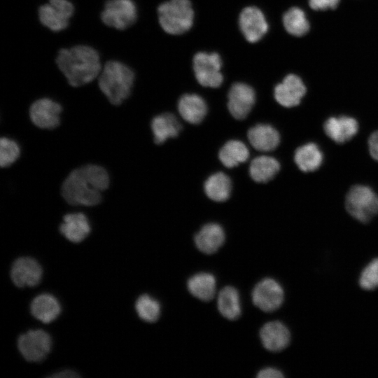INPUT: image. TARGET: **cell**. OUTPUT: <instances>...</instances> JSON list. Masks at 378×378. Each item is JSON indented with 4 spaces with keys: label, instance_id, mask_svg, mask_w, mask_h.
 <instances>
[{
    "label": "cell",
    "instance_id": "obj_37",
    "mask_svg": "<svg viewBox=\"0 0 378 378\" xmlns=\"http://www.w3.org/2000/svg\"><path fill=\"white\" fill-rule=\"evenodd\" d=\"M50 377L54 378H72V377H79L80 375L76 373L75 371L71 370H64L57 373H55L50 376Z\"/></svg>",
    "mask_w": 378,
    "mask_h": 378
},
{
    "label": "cell",
    "instance_id": "obj_18",
    "mask_svg": "<svg viewBox=\"0 0 378 378\" xmlns=\"http://www.w3.org/2000/svg\"><path fill=\"white\" fill-rule=\"evenodd\" d=\"M225 236L223 227L215 223L204 225L195 235V244L205 254L215 253L223 244Z\"/></svg>",
    "mask_w": 378,
    "mask_h": 378
},
{
    "label": "cell",
    "instance_id": "obj_29",
    "mask_svg": "<svg viewBox=\"0 0 378 378\" xmlns=\"http://www.w3.org/2000/svg\"><path fill=\"white\" fill-rule=\"evenodd\" d=\"M249 151L241 141L231 140L227 141L220 150L218 157L220 162L227 168L237 166L248 158Z\"/></svg>",
    "mask_w": 378,
    "mask_h": 378
},
{
    "label": "cell",
    "instance_id": "obj_6",
    "mask_svg": "<svg viewBox=\"0 0 378 378\" xmlns=\"http://www.w3.org/2000/svg\"><path fill=\"white\" fill-rule=\"evenodd\" d=\"M192 66L195 78L201 85L218 88L222 84V60L218 53L197 52L193 57Z\"/></svg>",
    "mask_w": 378,
    "mask_h": 378
},
{
    "label": "cell",
    "instance_id": "obj_15",
    "mask_svg": "<svg viewBox=\"0 0 378 378\" xmlns=\"http://www.w3.org/2000/svg\"><path fill=\"white\" fill-rule=\"evenodd\" d=\"M306 91V87L299 76L288 74L275 86L274 97L279 104L290 108L300 103Z\"/></svg>",
    "mask_w": 378,
    "mask_h": 378
},
{
    "label": "cell",
    "instance_id": "obj_7",
    "mask_svg": "<svg viewBox=\"0 0 378 378\" xmlns=\"http://www.w3.org/2000/svg\"><path fill=\"white\" fill-rule=\"evenodd\" d=\"M102 22L107 26L124 30L137 18V8L132 0H108L101 13Z\"/></svg>",
    "mask_w": 378,
    "mask_h": 378
},
{
    "label": "cell",
    "instance_id": "obj_27",
    "mask_svg": "<svg viewBox=\"0 0 378 378\" xmlns=\"http://www.w3.org/2000/svg\"><path fill=\"white\" fill-rule=\"evenodd\" d=\"M218 309L223 316L236 320L241 315L240 298L238 290L232 286L223 288L218 296Z\"/></svg>",
    "mask_w": 378,
    "mask_h": 378
},
{
    "label": "cell",
    "instance_id": "obj_5",
    "mask_svg": "<svg viewBox=\"0 0 378 378\" xmlns=\"http://www.w3.org/2000/svg\"><path fill=\"white\" fill-rule=\"evenodd\" d=\"M345 206L352 217L367 223L378 214V196L370 187L356 185L349 190Z\"/></svg>",
    "mask_w": 378,
    "mask_h": 378
},
{
    "label": "cell",
    "instance_id": "obj_20",
    "mask_svg": "<svg viewBox=\"0 0 378 378\" xmlns=\"http://www.w3.org/2000/svg\"><path fill=\"white\" fill-rule=\"evenodd\" d=\"M248 139L252 146L259 151H271L279 144L280 135L272 126L258 124L249 129Z\"/></svg>",
    "mask_w": 378,
    "mask_h": 378
},
{
    "label": "cell",
    "instance_id": "obj_4",
    "mask_svg": "<svg viewBox=\"0 0 378 378\" xmlns=\"http://www.w3.org/2000/svg\"><path fill=\"white\" fill-rule=\"evenodd\" d=\"M159 22L164 31L178 35L188 31L194 20V11L189 0H169L158 8Z\"/></svg>",
    "mask_w": 378,
    "mask_h": 378
},
{
    "label": "cell",
    "instance_id": "obj_25",
    "mask_svg": "<svg viewBox=\"0 0 378 378\" xmlns=\"http://www.w3.org/2000/svg\"><path fill=\"white\" fill-rule=\"evenodd\" d=\"M279 169L280 164L275 158L261 155L251 161L249 167V174L255 182L267 183L274 178Z\"/></svg>",
    "mask_w": 378,
    "mask_h": 378
},
{
    "label": "cell",
    "instance_id": "obj_22",
    "mask_svg": "<svg viewBox=\"0 0 378 378\" xmlns=\"http://www.w3.org/2000/svg\"><path fill=\"white\" fill-rule=\"evenodd\" d=\"M178 110L186 121L191 124H198L206 116L207 106L200 96L195 94H186L179 99Z\"/></svg>",
    "mask_w": 378,
    "mask_h": 378
},
{
    "label": "cell",
    "instance_id": "obj_21",
    "mask_svg": "<svg viewBox=\"0 0 378 378\" xmlns=\"http://www.w3.org/2000/svg\"><path fill=\"white\" fill-rule=\"evenodd\" d=\"M30 311L34 318L44 323H49L60 314L61 305L54 295L42 293L32 300Z\"/></svg>",
    "mask_w": 378,
    "mask_h": 378
},
{
    "label": "cell",
    "instance_id": "obj_2",
    "mask_svg": "<svg viewBox=\"0 0 378 378\" xmlns=\"http://www.w3.org/2000/svg\"><path fill=\"white\" fill-rule=\"evenodd\" d=\"M56 63L68 83L74 87L90 83L99 76L102 69L97 51L84 45L61 49Z\"/></svg>",
    "mask_w": 378,
    "mask_h": 378
},
{
    "label": "cell",
    "instance_id": "obj_14",
    "mask_svg": "<svg viewBox=\"0 0 378 378\" xmlns=\"http://www.w3.org/2000/svg\"><path fill=\"white\" fill-rule=\"evenodd\" d=\"M42 267L38 261L30 257H21L15 260L10 270L13 284L19 287H33L42 278Z\"/></svg>",
    "mask_w": 378,
    "mask_h": 378
},
{
    "label": "cell",
    "instance_id": "obj_16",
    "mask_svg": "<svg viewBox=\"0 0 378 378\" xmlns=\"http://www.w3.org/2000/svg\"><path fill=\"white\" fill-rule=\"evenodd\" d=\"M260 338L268 351L279 352L286 349L290 341L288 328L282 322L273 321L266 323L260 330Z\"/></svg>",
    "mask_w": 378,
    "mask_h": 378
},
{
    "label": "cell",
    "instance_id": "obj_9",
    "mask_svg": "<svg viewBox=\"0 0 378 378\" xmlns=\"http://www.w3.org/2000/svg\"><path fill=\"white\" fill-rule=\"evenodd\" d=\"M74 8L69 0H49L38 8L40 22L53 31L64 29L73 15Z\"/></svg>",
    "mask_w": 378,
    "mask_h": 378
},
{
    "label": "cell",
    "instance_id": "obj_13",
    "mask_svg": "<svg viewBox=\"0 0 378 378\" xmlns=\"http://www.w3.org/2000/svg\"><path fill=\"white\" fill-rule=\"evenodd\" d=\"M239 25L245 38L250 43L260 41L268 31L265 15L258 8L248 6L239 15Z\"/></svg>",
    "mask_w": 378,
    "mask_h": 378
},
{
    "label": "cell",
    "instance_id": "obj_24",
    "mask_svg": "<svg viewBox=\"0 0 378 378\" xmlns=\"http://www.w3.org/2000/svg\"><path fill=\"white\" fill-rule=\"evenodd\" d=\"M187 287L194 297L202 301L209 302L216 294V281L212 274L200 272L188 279Z\"/></svg>",
    "mask_w": 378,
    "mask_h": 378
},
{
    "label": "cell",
    "instance_id": "obj_32",
    "mask_svg": "<svg viewBox=\"0 0 378 378\" xmlns=\"http://www.w3.org/2000/svg\"><path fill=\"white\" fill-rule=\"evenodd\" d=\"M20 154L19 145L14 140L2 137L0 140V165L7 167L14 163Z\"/></svg>",
    "mask_w": 378,
    "mask_h": 378
},
{
    "label": "cell",
    "instance_id": "obj_34",
    "mask_svg": "<svg viewBox=\"0 0 378 378\" xmlns=\"http://www.w3.org/2000/svg\"><path fill=\"white\" fill-rule=\"evenodd\" d=\"M340 0H309V6L316 10H326L334 9L339 4Z\"/></svg>",
    "mask_w": 378,
    "mask_h": 378
},
{
    "label": "cell",
    "instance_id": "obj_26",
    "mask_svg": "<svg viewBox=\"0 0 378 378\" xmlns=\"http://www.w3.org/2000/svg\"><path fill=\"white\" fill-rule=\"evenodd\" d=\"M323 153L314 143L306 144L296 149L294 160L298 168L304 172L316 171L323 162Z\"/></svg>",
    "mask_w": 378,
    "mask_h": 378
},
{
    "label": "cell",
    "instance_id": "obj_36",
    "mask_svg": "<svg viewBox=\"0 0 378 378\" xmlns=\"http://www.w3.org/2000/svg\"><path fill=\"white\" fill-rule=\"evenodd\" d=\"M258 378H282L284 374L282 372L274 368H266L258 372L257 374Z\"/></svg>",
    "mask_w": 378,
    "mask_h": 378
},
{
    "label": "cell",
    "instance_id": "obj_10",
    "mask_svg": "<svg viewBox=\"0 0 378 378\" xmlns=\"http://www.w3.org/2000/svg\"><path fill=\"white\" fill-rule=\"evenodd\" d=\"M284 300L281 286L274 279L265 278L256 284L252 291L255 306L263 312H272L278 309Z\"/></svg>",
    "mask_w": 378,
    "mask_h": 378
},
{
    "label": "cell",
    "instance_id": "obj_33",
    "mask_svg": "<svg viewBox=\"0 0 378 378\" xmlns=\"http://www.w3.org/2000/svg\"><path fill=\"white\" fill-rule=\"evenodd\" d=\"M359 284L363 289L368 290L378 288V258L372 260L363 269Z\"/></svg>",
    "mask_w": 378,
    "mask_h": 378
},
{
    "label": "cell",
    "instance_id": "obj_28",
    "mask_svg": "<svg viewBox=\"0 0 378 378\" xmlns=\"http://www.w3.org/2000/svg\"><path fill=\"white\" fill-rule=\"evenodd\" d=\"M231 181L223 172L210 176L204 183V189L207 197L215 202L227 200L231 192Z\"/></svg>",
    "mask_w": 378,
    "mask_h": 378
},
{
    "label": "cell",
    "instance_id": "obj_3",
    "mask_svg": "<svg viewBox=\"0 0 378 378\" xmlns=\"http://www.w3.org/2000/svg\"><path fill=\"white\" fill-rule=\"evenodd\" d=\"M99 89L113 105L122 104L130 96L134 81V73L126 64L116 61L107 62L99 75Z\"/></svg>",
    "mask_w": 378,
    "mask_h": 378
},
{
    "label": "cell",
    "instance_id": "obj_19",
    "mask_svg": "<svg viewBox=\"0 0 378 378\" xmlns=\"http://www.w3.org/2000/svg\"><path fill=\"white\" fill-rule=\"evenodd\" d=\"M90 224L83 213H71L65 215L59 225V232L68 240L74 243L83 241L90 234Z\"/></svg>",
    "mask_w": 378,
    "mask_h": 378
},
{
    "label": "cell",
    "instance_id": "obj_30",
    "mask_svg": "<svg viewBox=\"0 0 378 378\" xmlns=\"http://www.w3.org/2000/svg\"><path fill=\"white\" fill-rule=\"evenodd\" d=\"M283 24L290 34L302 36L309 30V22L305 13L300 8L293 7L283 15Z\"/></svg>",
    "mask_w": 378,
    "mask_h": 378
},
{
    "label": "cell",
    "instance_id": "obj_35",
    "mask_svg": "<svg viewBox=\"0 0 378 378\" xmlns=\"http://www.w3.org/2000/svg\"><path fill=\"white\" fill-rule=\"evenodd\" d=\"M369 150L371 156L378 161V130L374 132L368 140Z\"/></svg>",
    "mask_w": 378,
    "mask_h": 378
},
{
    "label": "cell",
    "instance_id": "obj_1",
    "mask_svg": "<svg viewBox=\"0 0 378 378\" xmlns=\"http://www.w3.org/2000/svg\"><path fill=\"white\" fill-rule=\"evenodd\" d=\"M107 171L97 164H88L73 170L64 181L62 195L74 206H95L100 203L102 192L109 186Z\"/></svg>",
    "mask_w": 378,
    "mask_h": 378
},
{
    "label": "cell",
    "instance_id": "obj_23",
    "mask_svg": "<svg viewBox=\"0 0 378 378\" xmlns=\"http://www.w3.org/2000/svg\"><path fill=\"white\" fill-rule=\"evenodd\" d=\"M181 127L176 117L172 113H166L155 116L151 122L155 143L161 144L169 138L177 136Z\"/></svg>",
    "mask_w": 378,
    "mask_h": 378
},
{
    "label": "cell",
    "instance_id": "obj_31",
    "mask_svg": "<svg viewBox=\"0 0 378 378\" xmlns=\"http://www.w3.org/2000/svg\"><path fill=\"white\" fill-rule=\"evenodd\" d=\"M135 309L139 318L148 323H154L160 316L159 302L148 294L140 295L135 302Z\"/></svg>",
    "mask_w": 378,
    "mask_h": 378
},
{
    "label": "cell",
    "instance_id": "obj_11",
    "mask_svg": "<svg viewBox=\"0 0 378 378\" xmlns=\"http://www.w3.org/2000/svg\"><path fill=\"white\" fill-rule=\"evenodd\" d=\"M62 111L59 103L49 98H41L31 105L29 117L36 127L52 130L59 125Z\"/></svg>",
    "mask_w": 378,
    "mask_h": 378
},
{
    "label": "cell",
    "instance_id": "obj_12",
    "mask_svg": "<svg viewBox=\"0 0 378 378\" xmlns=\"http://www.w3.org/2000/svg\"><path fill=\"white\" fill-rule=\"evenodd\" d=\"M227 99V108L230 114L237 120H243L255 104V91L246 83H236L230 89Z\"/></svg>",
    "mask_w": 378,
    "mask_h": 378
},
{
    "label": "cell",
    "instance_id": "obj_17",
    "mask_svg": "<svg viewBox=\"0 0 378 378\" xmlns=\"http://www.w3.org/2000/svg\"><path fill=\"white\" fill-rule=\"evenodd\" d=\"M326 135L338 144L352 139L358 132V124L356 119L349 116L331 117L323 125Z\"/></svg>",
    "mask_w": 378,
    "mask_h": 378
},
{
    "label": "cell",
    "instance_id": "obj_8",
    "mask_svg": "<svg viewBox=\"0 0 378 378\" xmlns=\"http://www.w3.org/2000/svg\"><path fill=\"white\" fill-rule=\"evenodd\" d=\"M18 347L27 361L39 363L50 353L52 339L50 335L43 330H30L19 337Z\"/></svg>",
    "mask_w": 378,
    "mask_h": 378
}]
</instances>
